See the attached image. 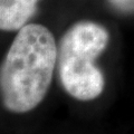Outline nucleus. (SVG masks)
I'll list each match as a JSON object with an SVG mask.
<instances>
[{"label":"nucleus","instance_id":"nucleus-1","mask_svg":"<svg viewBox=\"0 0 134 134\" xmlns=\"http://www.w3.org/2000/svg\"><path fill=\"white\" fill-rule=\"evenodd\" d=\"M57 45L39 24L20 28L0 65V97L12 113H27L43 102L53 81Z\"/></svg>","mask_w":134,"mask_h":134},{"label":"nucleus","instance_id":"nucleus-3","mask_svg":"<svg viewBox=\"0 0 134 134\" xmlns=\"http://www.w3.org/2000/svg\"><path fill=\"white\" fill-rule=\"evenodd\" d=\"M40 0H0V30L16 31L35 15Z\"/></svg>","mask_w":134,"mask_h":134},{"label":"nucleus","instance_id":"nucleus-4","mask_svg":"<svg viewBox=\"0 0 134 134\" xmlns=\"http://www.w3.org/2000/svg\"><path fill=\"white\" fill-rule=\"evenodd\" d=\"M111 6L120 12L132 14L134 12V0H108Z\"/></svg>","mask_w":134,"mask_h":134},{"label":"nucleus","instance_id":"nucleus-2","mask_svg":"<svg viewBox=\"0 0 134 134\" xmlns=\"http://www.w3.org/2000/svg\"><path fill=\"white\" fill-rule=\"evenodd\" d=\"M108 41L106 28L90 20L75 23L63 35L56 64L63 88L72 97L85 102L103 93L105 78L95 60Z\"/></svg>","mask_w":134,"mask_h":134}]
</instances>
